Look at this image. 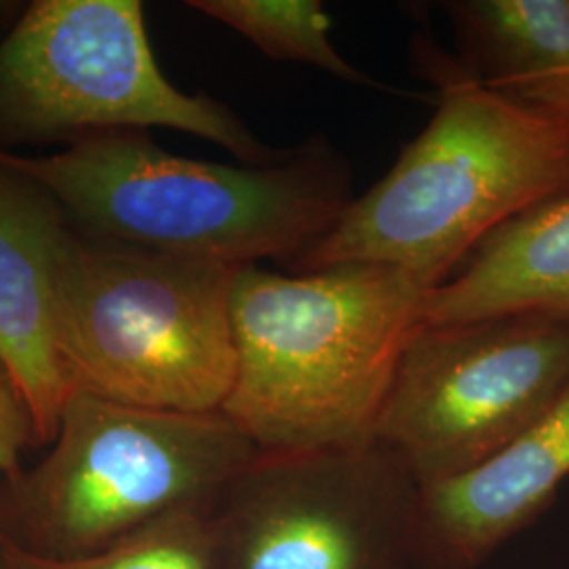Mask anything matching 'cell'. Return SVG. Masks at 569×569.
<instances>
[{"label":"cell","instance_id":"5","mask_svg":"<svg viewBox=\"0 0 569 569\" xmlns=\"http://www.w3.org/2000/svg\"><path fill=\"white\" fill-rule=\"evenodd\" d=\"M569 390V319L542 312L418 323L376 427L420 486L483 465Z\"/></svg>","mask_w":569,"mask_h":569},{"label":"cell","instance_id":"15","mask_svg":"<svg viewBox=\"0 0 569 569\" xmlns=\"http://www.w3.org/2000/svg\"><path fill=\"white\" fill-rule=\"evenodd\" d=\"M28 430H32L30 416L0 366V477L11 472L18 465V453Z\"/></svg>","mask_w":569,"mask_h":569},{"label":"cell","instance_id":"11","mask_svg":"<svg viewBox=\"0 0 569 569\" xmlns=\"http://www.w3.org/2000/svg\"><path fill=\"white\" fill-rule=\"evenodd\" d=\"M542 312L569 319V192L536 204L428 289L420 323Z\"/></svg>","mask_w":569,"mask_h":569},{"label":"cell","instance_id":"13","mask_svg":"<svg viewBox=\"0 0 569 569\" xmlns=\"http://www.w3.org/2000/svg\"><path fill=\"white\" fill-rule=\"evenodd\" d=\"M188 4L237 30L274 60L308 63L355 84H376L336 51L329 39L331 20L317 0H192Z\"/></svg>","mask_w":569,"mask_h":569},{"label":"cell","instance_id":"1","mask_svg":"<svg viewBox=\"0 0 569 569\" xmlns=\"http://www.w3.org/2000/svg\"><path fill=\"white\" fill-rule=\"evenodd\" d=\"M413 56L437 110L387 176L293 264L298 274L385 264L428 289L448 281L498 228L569 192V121L491 91L430 39Z\"/></svg>","mask_w":569,"mask_h":569},{"label":"cell","instance_id":"8","mask_svg":"<svg viewBox=\"0 0 569 569\" xmlns=\"http://www.w3.org/2000/svg\"><path fill=\"white\" fill-rule=\"evenodd\" d=\"M418 491L378 443L258 451L211 519V569H416Z\"/></svg>","mask_w":569,"mask_h":569},{"label":"cell","instance_id":"2","mask_svg":"<svg viewBox=\"0 0 569 569\" xmlns=\"http://www.w3.org/2000/svg\"><path fill=\"white\" fill-rule=\"evenodd\" d=\"M428 287L401 268L340 264L302 274L237 268L234 382L222 413L258 451L361 448Z\"/></svg>","mask_w":569,"mask_h":569},{"label":"cell","instance_id":"3","mask_svg":"<svg viewBox=\"0 0 569 569\" xmlns=\"http://www.w3.org/2000/svg\"><path fill=\"white\" fill-rule=\"evenodd\" d=\"M0 169L124 247L232 268L293 264L355 199L348 164L321 138L274 163L234 167L136 136H98L49 157L0 150Z\"/></svg>","mask_w":569,"mask_h":569},{"label":"cell","instance_id":"4","mask_svg":"<svg viewBox=\"0 0 569 569\" xmlns=\"http://www.w3.org/2000/svg\"><path fill=\"white\" fill-rule=\"evenodd\" d=\"M234 272L66 232L56 302L72 387L142 409L222 411L234 382Z\"/></svg>","mask_w":569,"mask_h":569},{"label":"cell","instance_id":"14","mask_svg":"<svg viewBox=\"0 0 569 569\" xmlns=\"http://www.w3.org/2000/svg\"><path fill=\"white\" fill-rule=\"evenodd\" d=\"M213 533L204 509H188L133 531L108 549L44 557L4 549L7 569H211Z\"/></svg>","mask_w":569,"mask_h":569},{"label":"cell","instance_id":"9","mask_svg":"<svg viewBox=\"0 0 569 569\" xmlns=\"http://www.w3.org/2000/svg\"><path fill=\"white\" fill-rule=\"evenodd\" d=\"M569 477V390L483 465L420 488L416 569H477L529 528Z\"/></svg>","mask_w":569,"mask_h":569},{"label":"cell","instance_id":"12","mask_svg":"<svg viewBox=\"0 0 569 569\" xmlns=\"http://www.w3.org/2000/svg\"><path fill=\"white\" fill-rule=\"evenodd\" d=\"M446 11L479 81L569 121V0H460Z\"/></svg>","mask_w":569,"mask_h":569},{"label":"cell","instance_id":"6","mask_svg":"<svg viewBox=\"0 0 569 569\" xmlns=\"http://www.w3.org/2000/svg\"><path fill=\"white\" fill-rule=\"evenodd\" d=\"M256 456L222 411L142 409L74 388L32 505L70 555L96 552L167 515L204 509Z\"/></svg>","mask_w":569,"mask_h":569},{"label":"cell","instance_id":"10","mask_svg":"<svg viewBox=\"0 0 569 569\" xmlns=\"http://www.w3.org/2000/svg\"><path fill=\"white\" fill-rule=\"evenodd\" d=\"M63 237L49 204L0 169V366L39 439H56L74 390L58 342L56 279Z\"/></svg>","mask_w":569,"mask_h":569},{"label":"cell","instance_id":"7","mask_svg":"<svg viewBox=\"0 0 569 569\" xmlns=\"http://www.w3.org/2000/svg\"><path fill=\"white\" fill-rule=\"evenodd\" d=\"M0 106L32 131L167 127L279 161L226 106L167 81L138 0H41L0 44Z\"/></svg>","mask_w":569,"mask_h":569}]
</instances>
